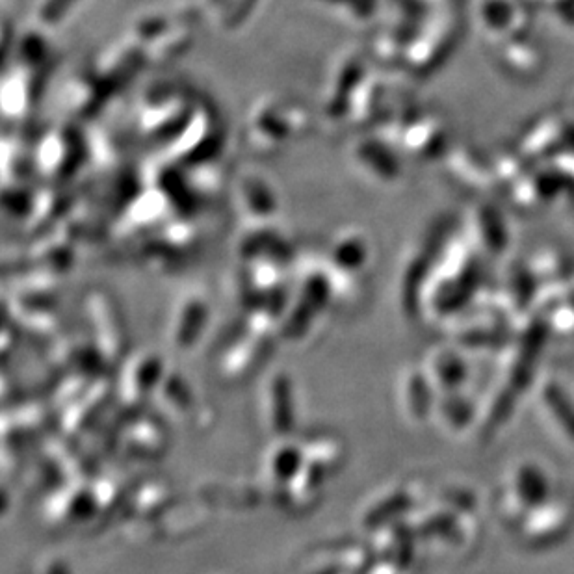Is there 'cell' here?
Here are the masks:
<instances>
[{
  "instance_id": "1",
  "label": "cell",
  "mask_w": 574,
  "mask_h": 574,
  "mask_svg": "<svg viewBox=\"0 0 574 574\" xmlns=\"http://www.w3.org/2000/svg\"><path fill=\"white\" fill-rule=\"evenodd\" d=\"M261 404L266 430L275 439L288 437L296 420V402L292 379L288 378L287 372H272L266 378L262 385Z\"/></svg>"
},
{
  "instance_id": "2",
  "label": "cell",
  "mask_w": 574,
  "mask_h": 574,
  "mask_svg": "<svg viewBox=\"0 0 574 574\" xmlns=\"http://www.w3.org/2000/svg\"><path fill=\"white\" fill-rule=\"evenodd\" d=\"M95 511H99V508L92 487L75 483L58 487L53 495L49 496L43 508V517L54 526H69L80 519H92L90 515Z\"/></svg>"
},
{
  "instance_id": "3",
  "label": "cell",
  "mask_w": 574,
  "mask_h": 574,
  "mask_svg": "<svg viewBox=\"0 0 574 574\" xmlns=\"http://www.w3.org/2000/svg\"><path fill=\"white\" fill-rule=\"evenodd\" d=\"M166 372L168 370L164 368V361L157 353H138L123 370L119 381L121 396L131 404H140L147 396H155Z\"/></svg>"
},
{
  "instance_id": "4",
  "label": "cell",
  "mask_w": 574,
  "mask_h": 574,
  "mask_svg": "<svg viewBox=\"0 0 574 574\" xmlns=\"http://www.w3.org/2000/svg\"><path fill=\"white\" fill-rule=\"evenodd\" d=\"M270 342L272 340L257 337V335L249 333L248 329L244 327V331L222 353V359H220L222 376L227 379H240L249 376L266 359L268 350H270Z\"/></svg>"
},
{
  "instance_id": "5",
  "label": "cell",
  "mask_w": 574,
  "mask_h": 574,
  "mask_svg": "<svg viewBox=\"0 0 574 574\" xmlns=\"http://www.w3.org/2000/svg\"><path fill=\"white\" fill-rule=\"evenodd\" d=\"M209 316V305L201 296L184 298L175 309L171 320V344L177 350H190L192 346H196L207 327Z\"/></svg>"
},
{
  "instance_id": "6",
  "label": "cell",
  "mask_w": 574,
  "mask_h": 574,
  "mask_svg": "<svg viewBox=\"0 0 574 574\" xmlns=\"http://www.w3.org/2000/svg\"><path fill=\"white\" fill-rule=\"evenodd\" d=\"M303 465V444L294 443L288 437L275 439L262 457V472L268 483L279 489L287 487Z\"/></svg>"
},
{
  "instance_id": "7",
  "label": "cell",
  "mask_w": 574,
  "mask_h": 574,
  "mask_svg": "<svg viewBox=\"0 0 574 574\" xmlns=\"http://www.w3.org/2000/svg\"><path fill=\"white\" fill-rule=\"evenodd\" d=\"M88 314H92L93 339L97 342V350L103 357L114 361L123 348V329L116 309L108 301L103 305V301L99 300L93 303L92 309L88 307Z\"/></svg>"
},
{
  "instance_id": "8",
  "label": "cell",
  "mask_w": 574,
  "mask_h": 574,
  "mask_svg": "<svg viewBox=\"0 0 574 574\" xmlns=\"http://www.w3.org/2000/svg\"><path fill=\"white\" fill-rule=\"evenodd\" d=\"M108 400V389L103 383H93L71 405H67L64 426L69 431L84 430L88 422L103 411Z\"/></svg>"
},
{
  "instance_id": "9",
  "label": "cell",
  "mask_w": 574,
  "mask_h": 574,
  "mask_svg": "<svg viewBox=\"0 0 574 574\" xmlns=\"http://www.w3.org/2000/svg\"><path fill=\"white\" fill-rule=\"evenodd\" d=\"M157 402L173 418L190 415L194 409V396L183 376L166 372L158 385Z\"/></svg>"
},
{
  "instance_id": "10",
  "label": "cell",
  "mask_w": 574,
  "mask_h": 574,
  "mask_svg": "<svg viewBox=\"0 0 574 574\" xmlns=\"http://www.w3.org/2000/svg\"><path fill=\"white\" fill-rule=\"evenodd\" d=\"M303 457L331 476L342 467L344 446L333 435H314L303 444Z\"/></svg>"
},
{
  "instance_id": "11",
  "label": "cell",
  "mask_w": 574,
  "mask_h": 574,
  "mask_svg": "<svg viewBox=\"0 0 574 574\" xmlns=\"http://www.w3.org/2000/svg\"><path fill=\"white\" fill-rule=\"evenodd\" d=\"M171 506V489L166 482L147 483L134 495V515L138 519L157 521Z\"/></svg>"
},
{
  "instance_id": "12",
  "label": "cell",
  "mask_w": 574,
  "mask_h": 574,
  "mask_svg": "<svg viewBox=\"0 0 574 574\" xmlns=\"http://www.w3.org/2000/svg\"><path fill=\"white\" fill-rule=\"evenodd\" d=\"M125 446L134 452V456H155L166 446V435L157 422L140 420L134 424L131 433L125 439ZM149 459V457H147Z\"/></svg>"
},
{
  "instance_id": "13",
  "label": "cell",
  "mask_w": 574,
  "mask_h": 574,
  "mask_svg": "<svg viewBox=\"0 0 574 574\" xmlns=\"http://www.w3.org/2000/svg\"><path fill=\"white\" fill-rule=\"evenodd\" d=\"M547 400L548 404L554 405V409L565 411V413H558V417L565 422V426H569V430L573 431L574 435V415H571V413H573V409L569 407L567 402L563 404V400H561V396L558 392H547Z\"/></svg>"
},
{
  "instance_id": "14",
  "label": "cell",
  "mask_w": 574,
  "mask_h": 574,
  "mask_svg": "<svg viewBox=\"0 0 574 574\" xmlns=\"http://www.w3.org/2000/svg\"><path fill=\"white\" fill-rule=\"evenodd\" d=\"M41 574H69L67 573L66 565L62 563V561L54 560L49 561L45 567H43V571Z\"/></svg>"
},
{
  "instance_id": "15",
  "label": "cell",
  "mask_w": 574,
  "mask_h": 574,
  "mask_svg": "<svg viewBox=\"0 0 574 574\" xmlns=\"http://www.w3.org/2000/svg\"><path fill=\"white\" fill-rule=\"evenodd\" d=\"M344 574H350V573H344Z\"/></svg>"
}]
</instances>
